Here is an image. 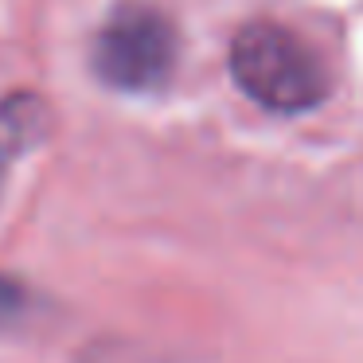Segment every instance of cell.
Wrapping results in <instances>:
<instances>
[{
    "label": "cell",
    "instance_id": "7a4b0ae2",
    "mask_svg": "<svg viewBox=\"0 0 363 363\" xmlns=\"http://www.w3.org/2000/svg\"><path fill=\"white\" fill-rule=\"evenodd\" d=\"M176 40L164 16L152 9H121L94 43V67L118 90H152L168 79Z\"/></svg>",
    "mask_w": 363,
    "mask_h": 363
},
{
    "label": "cell",
    "instance_id": "6da1fadb",
    "mask_svg": "<svg viewBox=\"0 0 363 363\" xmlns=\"http://www.w3.org/2000/svg\"><path fill=\"white\" fill-rule=\"evenodd\" d=\"M230 74L250 102L274 113L313 110L328 94V71L301 35L281 24H246L230 43Z\"/></svg>",
    "mask_w": 363,
    "mask_h": 363
},
{
    "label": "cell",
    "instance_id": "3957f363",
    "mask_svg": "<svg viewBox=\"0 0 363 363\" xmlns=\"http://www.w3.org/2000/svg\"><path fill=\"white\" fill-rule=\"evenodd\" d=\"M35 102H9L0 110V164L9 160V152L20 149V137L32 133Z\"/></svg>",
    "mask_w": 363,
    "mask_h": 363
}]
</instances>
